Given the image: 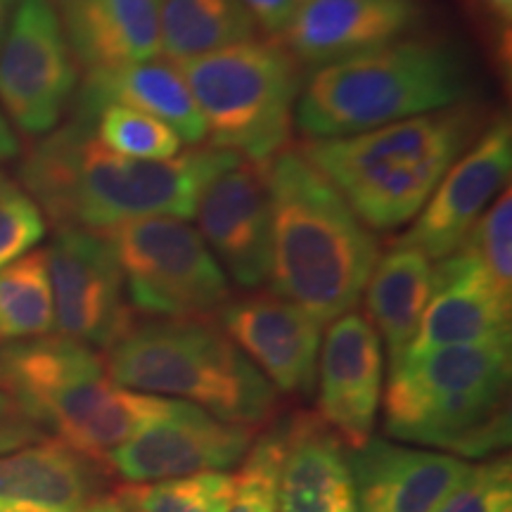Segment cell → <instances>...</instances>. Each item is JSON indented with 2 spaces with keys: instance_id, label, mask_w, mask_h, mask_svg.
I'll return each mask as SVG.
<instances>
[{
  "instance_id": "obj_16",
  "label": "cell",
  "mask_w": 512,
  "mask_h": 512,
  "mask_svg": "<svg viewBox=\"0 0 512 512\" xmlns=\"http://www.w3.org/2000/svg\"><path fill=\"white\" fill-rule=\"evenodd\" d=\"M195 219L223 273L240 290H261L271 273V202L264 164L240 159L204 188Z\"/></svg>"
},
{
  "instance_id": "obj_9",
  "label": "cell",
  "mask_w": 512,
  "mask_h": 512,
  "mask_svg": "<svg viewBox=\"0 0 512 512\" xmlns=\"http://www.w3.org/2000/svg\"><path fill=\"white\" fill-rule=\"evenodd\" d=\"M124 273L138 316L214 318L233 297L230 280L200 230L185 219L152 216L102 230Z\"/></svg>"
},
{
  "instance_id": "obj_24",
  "label": "cell",
  "mask_w": 512,
  "mask_h": 512,
  "mask_svg": "<svg viewBox=\"0 0 512 512\" xmlns=\"http://www.w3.org/2000/svg\"><path fill=\"white\" fill-rule=\"evenodd\" d=\"M430 292L432 259L420 249L396 242L377 259L363 294L370 323L375 325L392 363L399 361L413 342Z\"/></svg>"
},
{
  "instance_id": "obj_15",
  "label": "cell",
  "mask_w": 512,
  "mask_h": 512,
  "mask_svg": "<svg viewBox=\"0 0 512 512\" xmlns=\"http://www.w3.org/2000/svg\"><path fill=\"white\" fill-rule=\"evenodd\" d=\"M384 363L382 339L361 311L342 313L320 339L316 413L349 448L373 437Z\"/></svg>"
},
{
  "instance_id": "obj_27",
  "label": "cell",
  "mask_w": 512,
  "mask_h": 512,
  "mask_svg": "<svg viewBox=\"0 0 512 512\" xmlns=\"http://www.w3.org/2000/svg\"><path fill=\"white\" fill-rule=\"evenodd\" d=\"M235 496V477L228 472L119 484L124 512H228Z\"/></svg>"
},
{
  "instance_id": "obj_5",
  "label": "cell",
  "mask_w": 512,
  "mask_h": 512,
  "mask_svg": "<svg viewBox=\"0 0 512 512\" xmlns=\"http://www.w3.org/2000/svg\"><path fill=\"white\" fill-rule=\"evenodd\" d=\"M470 74L458 48L399 38L320 64L302 81L294 126L309 140L347 138L465 100Z\"/></svg>"
},
{
  "instance_id": "obj_34",
  "label": "cell",
  "mask_w": 512,
  "mask_h": 512,
  "mask_svg": "<svg viewBox=\"0 0 512 512\" xmlns=\"http://www.w3.org/2000/svg\"><path fill=\"white\" fill-rule=\"evenodd\" d=\"M294 3L297 0H242V5L254 17L256 27H261L268 34H283L287 19H290Z\"/></svg>"
},
{
  "instance_id": "obj_32",
  "label": "cell",
  "mask_w": 512,
  "mask_h": 512,
  "mask_svg": "<svg viewBox=\"0 0 512 512\" xmlns=\"http://www.w3.org/2000/svg\"><path fill=\"white\" fill-rule=\"evenodd\" d=\"M46 235V219L22 188L0 183V268L36 247Z\"/></svg>"
},
{
  "instance_id": "obj_1",
  "label": "cell",
  "mask_w": 512,
  "mask_h": 512,
  "mask_svg": "<svg viewBox=\"0 0 512 512\" xmlns=\"http://www.w3.org/2000/svg\"><path fill=\"white\" fill-rule=\"evenodd\" d=\"M240 155L219 147L171 159H136L107 150L86 119L48 133L22 166L24 192L57 228L102 233L119 223L195 219L202 192Z\"/></svg>"
},
{
  "instance_id": "obj_23",
  "label": "cell",
  "mask_w": 512,
  "mask_h": 512,
  "mask_svg": "<svg viewBox=\"0 0 512 512\" xmlns=\"http://www.w3.org/2000/svg\"><path fill=\"white\" fill-rule=\"evenodd\" d=\"M102 105H121L150 114L181 136L185 145L207 140L200 107L192 100L188 83L169 60H147L119 67L91 69L83 83V117Z\"/></svg>"
},
{
  "instance_id": "obj_14",
  "label": "cell",
  "mask_w": 512,
  "mask_h": 512,
  "mask_svg": "<svg viewBox=\"0 0 512 512\" xmlns=\"http://www.w3.org/2000/svg\"><path fill=\"white\" fill-rule=\"evenodd\" d=\"M219 325L283 396L316 392L323 325L280 294L252 290L221 306Z\"/></svg>"
},
{
  "instance_id": "obj_21",
  "label": "cell",
  "mask_w": 512,
  "mask_h": 512,
  "mask_svg": "<svg viewBox=\"0 0 512 512\" xmlns=\"http://www.w3.org/2000/svg\"><path fill=\"white\" fill-rule=\"evenodd\" d=\"M285 422L278 510L358 512L349 446L316 411H292Z\"/></svg>"
},
{
  "instance_id": "obj_29",
  "label": "cell",
  "mask_w": 512,
  "mask_h": 512,
  "mask_svg": "<svg viewBox=\"0 0 512 512\" xmlns=\"http://www.w3.org/2000/svg\"><path fill=\"white\" fill-rule=\"evenodd\" d=\"M285 415L280 413L264 430L256 432L247 456L238 465L235 496L228 512H275L278 479L285 458Z\"/></svg>"
},
{
  "instance_id": "obj_35",
  "label": "cell",
  "mask_w": 512,
  "mask_h": 512,
  "mask_svg": "<svg viewBox=\"0 0 512 512\" xmlns=\"http://www.w3.org/2000/svg\"><path fill=\"white\" fill-rule=\"evenodd\" d=\"M17 136L15 131H12V126L8 124V119L3 117V112H0V162H5V159L15 157L17 155Z\"/></svg>"
},
{
  "instance_id": "obj_20",
  "label": "cell",
  "mask_w": 512,
  "mask_h": 512,
  "mask_svg": "<svg viewBox=\"0 0 512 512\" xmlns=\"http://www.w3.org/2000/svg\"><path fill=\"white\" fill-rule=\"evenodd\" d=\"M0 498L64 512H98L119 501V482L105 460L46 439L0 456Z\"/></svg>"
},
{
  "instance_id": "obj_28",
  "label": "cell",
  "mask_w": 512,
  "mask_h": 512,
  "mask_svg": "<svg viewBox=\"0 0 512 512\" xmlns=\"http://www.w3.org/2000/svg\"><path fill=\"white\" fill-rule=\"evenodd\" d=\"M86 121L100 145L124 157L171 159L181 155L185 145L164 121L121 105H102Z\"/></svg>"
},
{
  "instance_id": "obj_2",
  "label": "cell",
  "mask_w": 512,
  "mask_h": 512,
  "mask_svg": "<svg viewBox=\"0 0 512 512\" xmlns=\"http://www.w3.org/2000/svg\"><path fill=\"white\" fill-rule=\"evenodd\" d=\"M271 202L268 283L328 325L361 302L380 245L335 185L299 150L264 164Z\"/></svg>"
},
{
  "instance_id": "obj_30",
  "label": "cell",
  "mask_w": 512,
  "mask_h": 512,
  "mask_svg": "<svg viewBox=\"0 0 512 512\" xmlns=\"http://www.w3.org/2000/svg\"><path fill=\"white\" fill-rule=\"evenodd\" d=\"M460 247H470L494 275L496 285L512 297V192L508 185L498 192Z\"/></svg>"
},
{
  "instance_id": "obj_13",
  "label": "cell",
  "mask_w": 512,
  "mask_h": 512,
  "mask_svg": "<svg viewBox=\"0 0 512 512\" xmlns=\"http://www.w3.org/2000/svg\"><path fill=\"white\" fill-rule=\"evenodd\" d=\"M510 169L512 126L510 119H498L448 166L411 230L396 242L420 249L430 259L453 254L508 185Z\"/></svg>"
},
{
  "instance_id": "obj_17",
  "label": "cell",
  "mask_w": 512,
  "mask_h": 512,
  "mask_svg": "<svg viewBox=\"0 0 512 512\" xmlns=\"http://www.w3.org/2000/svg\"><path fill=\"white\" fill-rule=\"evenodd\" d=\"M510 302L482 259L470 247H458L432 266L430 299L403 354L510 337Z\"/></svg>"
},
{
  "instance_id": "obj_4",
  "label": "cell",
  "mask_w": 512,
  "mask_h": 512,
  "mask_svg": "<svg viewBox=\"0 0 512 512\" xmlns=\"http://www.w3.org/2000/svg\"><path fill=\"white\" fill-rule=\"evenodd\" d=\"M119 387L176 396L216 418L264 430L283 411L280 392L214 318H147L102 351Z\"/></svg>"
},
{
  "instance_id": "obj_11",
  "label": "cell",
  "mask_w": 512,
  "mask_h": 512,
  "mask_svg": "<svg viewBox=\"0 0 512 512\" xmlns=\"http://www.w3.org/2000/svg\"><path fill=\"white\" fill-rule=\"evenodd\" d=\"M46 252L55 328L105 351L136 318L110 242L93 230L62 228Z\"/></svg>"
},
{
  "instance_id": "obj_36",
  "label": "cell",
  "mask_w": 512,
  "mask_h": 512,
  "mask_svg": "<svg viewBox=\"0 0 512 512\" xmlns=\"http://www.w3.org/2000/svg\"><path fill=\"white\" fill-rule=\"evenodd\" d=\"M477 3H482L486 10L494 12L498 19H503V22H510L512 17V0H477Z\"/></svg>"
},
{
  "instance_id": "obj_31",
  "label": "cell",
  "mask_w": 512,
  "mask_h": 512,
  "mask_svg": "<svg viewBox=\"0 0 512 512\" xmlns=\"http://www.w3.org/2000/svg\"><path fill=\"white\" fill-rule=\"evenodd\" d=\"M437 512H512L510 458L496 456L472 465L460 486Z\"/></svg>"
},
{
  "instance_id": "obj_22",
  "label": "cell",
  "mask_w": 512,
  "mask_h": 512,
  "mask_svg": "<svg viewBox=\"0 0 512 512\" xmlns=\"http://www.w3.org/2000/svg\"><path fill=\"white\" fill-rule=\"evenodd\" d=\"M79 67L105 69L159 55L162 0H50Z\"/></svg>"
},
{
  "instance_id": "obj_3",
  "label": "cell",
  "mask_w": 512,
  "mask_h": 512,
  "mask_svg": "<svg viewBox=\"0 0 512 512\" xmlns=\"http://www.w3.org/2000/svg\"><path fill=\"white\" fill-rule=\"evenodd\" d=\"M508 389L510 337L403 354L382 394L384 434L463 460L503 456Z\"/></svg>"
},
{
  "instance_id": "obj_18",
  "label": "cell",
  "mask_w": 512,
  "mask_h": 512,
  "mask_svg": "<svg viewBox=\"0 0 512 512\" xmlns=\"http://www.w3.org/2000/svg\"><path fill=\"white\" fill-rule=\"evenodd\" d=\"M358 512H437L472 463L394 439L370 437L349 448Z\"/></svg>"
},
{
  "instance_id": "obj_6",
  "label": "cell",
  "mask_w": 512,
  "mask_h": 512,
  "mask_svg": "<svg viewBox=\"0 0 512 512\" xmlns=\"http://www.w3.org/2000/svg\"><path fill=\"white\" fill-rule=\"evenodd\" d=\"M477 128L475 112L456 105L356 136L306 140L299 152L370 230H394L420 214Z\"/></svg>"
},
{
  "instance_id": "obj_19",
  "label": "cell",
  "mask_w": 512,
  "mask_h": 512,
  "mask_svg": "<svg viewBox=\"0 0 512 512\" xmlns=\"http://www.w3.org/2000/svg\"><path fill=\"white\" fill-rule=\"evenodd\" d=\"M418 22V0H297L280 38L294 60L320 67L399 41Z\"/></svg>"
},
{
  "instance_id": "obj_8",
  "label": "cell",
  "mask_w": 512,
  "mask_h": 512,
  "mask_svg": "<svg viewBox=\"0 0 512 512\" xmlns=\"http://www.w3.org/2000/svg\"><path fill=\"white\" fill-rule=\"evenodd\" d=\"M211 147L266 164L290 143L302 76L285 46L245 41L176 62Z\"/></svg>"
},
{
  "instance_id": "obj_26",
  "label": "cell",
  "mask_w": 512,
  "mask_h": 512,
  "mask_svg": "<svg viewBox=\"0 0 512 512\" xmlns=\"http://www.w3.org/2000/svg\"><path fill=\"white\" fill-rule=\"evenodd\" d=\"M55 328L48 252H27L0 268V342L48 335Z\"/></svg>"
},
{
  "instance_id": "obj_33",
  "label": "cell",
  "mask_w": 512,
  "mask_h": 512,
  "mask_svg": "<svg viewBox=\"0 0 512 512\" xmlns=\"http://www.w3.org/2000/svg\"><path fill=\"white\" fill-rule=\"evenodd\" d=\"M48 430L10 394L0 392V456L46 441Z\"/></svg>"
},
{
  "instance_id": "obj_12",
  "label": "cell",
  "mask_w": 512,
  "mask_h": 512,
  "mask_svg": "<svg viewBox=\"0 0 512 512\" xmlns=\"http://www.w3.org/2000/svg\"><path fill=\"white\" fill-rule=\"evenodd\" d=\"M256 432L176 401L162 420L114 448L105 463L126 484L228 472L245 460Z\"/></svg>"
},
{
  "instance_id": "obj_10",
  "label": "cell",
  "mask_w": 512,
  "mask_h": 512,
  "mask_svg": "<svg viewBox=\"0 0 512 512\" xmlns=\"http://www.w3.org/2000/svg\"><path fill=\"white\" fill-rule=\"evenodd\" d=\"M79 64L50 0H19L0 43V105L27 133H50L76 88Z\"/></svg>"
},
{
  "instance_id": "obj_25",
  "label": "cell",
  "mask_w": 512,
  "mask_h": 512,
  "mask_svg": "<svg viewBox=\"0 0 512 512\" xmlns=\"http://www.w3.org/2000/svg\"><path fill=\"white\" fill-rule=\"evenodd\" d=\"M254 34L256 22L242 0H162L159 53L174 64L252 41Z\"/></svg>"
},
{
  "instance_id": "obj_37",
  "label": "cell",
  "mask_w": 512,
  "mask_h": 512,
  "mask_svg": "<svg viewBox=\"0 0 512 512\" xmlns=\"http://www.w3.org/2000/svg\"><path fill=\"white\" fill-rule=\"evenodd\" d=\"M19 0H0V43H3L5 38V31L10 27V19H12V12H15Z\"/></svg>"
},
{
  "instance_id": "obj_7",
  "label": "cell",
  "mask_w": 512,
  "mask_h": 512,
  "mask_svg": "<svg viewBox=\"0 0 512 512\" xmlns=\"http://www.w3.org/2000/svg\"><path fill=\"white\" fill-rule=\"evenodd\" d=\"M0 392L22 403L48 434L86 456L105 460L176 401L119 387L102 354L64 335L5 342Z\"/></svg>"
}]
</instances>
